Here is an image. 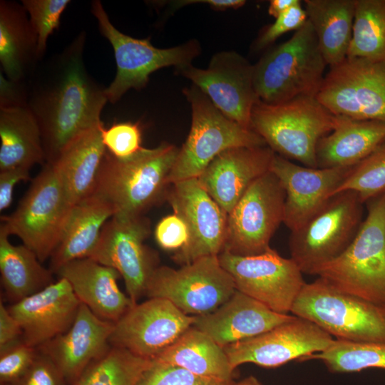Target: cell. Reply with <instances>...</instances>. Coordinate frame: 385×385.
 Returning <instances> with one entry per match:
<instances>
[{"mask_svg": "<svg viewBox=\"0 0 385 385\" xmlns=\"http://www.w3.org/2000/svg\"><path fill=\"white\" fill-rule=\"evenodd\" d=\"M85 32L35 74L27 105L40 128L46 163L83 132L103 123L108 102L105 88L88 73L83 61Z\"/></svg>", "mask_w": 385, "mask_h": 385, "instance_id": "6da1fadb", "label": "cell"}, {"mask_svg": "<svg viewBox=\"0 0 385 385\" xmlns=\"http://www.w3.org/2000/svg\"><path fill=\"white\" fill-rule=\"evenodd\" d=\"M179 149L163 142L154 148H143L132 157L119 159L107 150L93 194L113 206L119 217L144 215L166 200L169 175Z\"/></svg>", "mask_w": 385, "mask_h": 385, "instance_id": "7a4b0ae2", "label": "cell"}, {"mask_svg": "<svg viewBox=\"0 0 385 385\" xmlns=\"http://www.w3.org/2000/svg\"><path fill=\"white\" fill-rule=\"evenodd\" d=\"M327 66L307 19L289 40L270 50L254 65L255 92L268 104L300 96L316 97Z\"/></svg>", "mask_w": 385, "mask_h": 385, "instance_id": "3957f363", "label": "cell"}, {"mask_svg": "<svg viewBox=\"0 0 385 385\" xmlns=\"http://www.w3.org/2000/svg\"><path fill=\"white\" fill-rule=\"evenodd\" d=\"M335 123L336 115L314 96H300L278 104L258 100L250 118L251 129L276 154L314 168H317V143Z\"/></svg>", "mask_w": 385, "mask_h": 385, "instance_id": "277c9868", "label": "cell"}, {"mask_svg": "<svg viewBox=\"0 0 385 385\" xmlns=\"http://www.w3.org/2000/svg\"><path fill=\"white\" fill-rule=\"evenodd\" d=\"M355 237L317 275L345 292L385 304V192L369 200Z\"/></svg>", "mask_w": 385, "mask_h": 385, "instance_id": "5b68a950", "label": "cell"}, {"mask_svg": "<svg viewBox=\"0 0 385 385\" xmlns=\"http://www.w3.org/2000/svg\"><path fill=\"white\" fill-rule=\"evenodd\" d=\"M336 339L385 342V304L342 291L318 277L305 283L291 309Z\"/></svg>", "mask_w": 385, "mask_h": 385, "instance_id": "8992f818", "label": "cell"}, {"mask_svg": "<svg viewBox=\"0 0 385 385\" xmlns=\"http://www.w3.org/2000/svg\"><path fill=\"white\" fill-rule=\"evenodd\" d=\"M183 93L191 106V127L170 171V185L197 178L216 156L227 149L267 145L254 130L225 116L196 86L185 88Z\"/></svg>", "mask_w": 385, "mask_h": 385, "instance_id": "52a82bcc", "label": "cell"}, {"mask_svg": "<svg viewBox=\"0 0 385 385\" xmlns=\"http://www.w3.org/2000/svg\"><path fill=\"white\" fill-rule=\"evenodd\" d=\"M358 194L346 190L332 196L300 227L291 232V259L303 274L339 256L350 245L363 222V205Z\"/></svg>", "mask_w": 385, "mask_h": 385, "instance_id": "ba28073f", "label": "cell"}, {"mask_svg": "<svg viewBox=\"0 0 385 385\" xmlns=\"http://www.w3.org/2000/svg\"><path fill=\"white\" fill-rule=\"evenodd\" d=\"M71 207L53 165L45 163L15 211L1 217V225L43 262L57 247Z\"/></svg>", "mask_w": 385, "mask_h": 385, "instance_id": "9c48e42d", "label": "cell"}, {"mask_svg": "<svg viewBox=\"0 0 385 385\" xmlns=\"http://www.w3.org/2000/svg\"><path fill=\"white\" fill-rule=\"evenodd\" d=\"M91 12L96 17L101 34L110 42L114 51L116 73L105 88L108 102L115 103L130 89L145 87L150 75L168 66L177 68L191 64L200 53L196 40L168 48H156L150 38H135L117 29L111 22L101 2L92 1Z\"/></svg>", "mask_w": 385, "mask_h": 385, "instance_id": "30bf717a", "label": "cell"}, {"mask_svg": "<svg viewBox=\"0 0 385 385\" xmlns=\"http://www.w3.org/2000/svg\"><path fill=\"white\" fill-rule=\"evenodd\" d=\"M231 275L218 256H207L179 269L158 266L151 275L145 294L170 301L185 314L210 313L235 292Z\"/></svg>", "mask_w": 385, "mask_h": 385, "instance_id": "8fae6325", "label": "cell"}, {"mask_svg": "<svg viewBox=\"0 0 385 385\" xmlns=\"http://www.w3.org/2000/svg\"><path fill=\"white\" fill-rule=\"evenodd\" d=\"M285 198L280 180L271 170L256 179L227 215L224 250L238 256L267 250L283 222Z\"/></svg>", "mask_w": 385, "mask_h": 385, "instance_id": "7c38bea8", "label": "cell"}, {"mask_svg": "<svg viewBox=\"0 0 385 385\" xmlns=\"http://www.w3.org/2000/svg\"><path fill=\"white\" fill-rule=\"evenodd\" d=\"M316 98L334 115L385 122V61L346 58L325 74Z\"/></svg>", "mask_w": 385, "mask_h": 385, "instance_id": "4fadbf2b", "label": "cell"}, {"mask_svg": "<svg viewBox=\"0 0 385 385\" xmlns=\"http://www.w3.org/2000/svg\"><path fill=\"white\" fill-rule=\"evenodd\" d=\"M218 259L232 277L236 290L278 313L291 312L306 283L296 263L271 247L253 256H238L224 250Z\"/></svg>", "mask_w": 385, "mask_h": 385, "instance_id": "5bb4252c", "label": "cell"}, {"mask_svg": "<svg viewBox=\"0 0 385 385\" xmlns=\"http://www.w3.org/2000/svg\"><path fill=\"white\" fill-rule=\"evenodd\" d=\"M150 232V221L145 215L113 216L104 225L89 257L118 272L134 304L145 294L148 281L158 267L157 254L144 244Z\"/></svg>", "mask_w": 385, "mask_h": 385, "instance_id": "9a60e30c", "label": "cell"}, {"mask_svg": "<svg viewBox=\"0 0 385 385\" xmlns=\"http://www.w3.org/2000/svg\"><path fill=\"white\" fill-rule=\"evenodd\" d=\"M166 201L189 230V240L173 260L182 265L207 256H218L225 249L227 214L200 185L197 178L170 185Z\"/></svg>", "mask_w": 385, "mask_h": 385, "instance_id": "2e32d148", "label": "cell"}, {"mask_svg": "<svg viewBox=\"0 0 385 385\" xmlns=\"http://www.w3.org/2000/svg\"><path fill=\"white\" fill-rule=\"evenodd\" d=\"M225 116L251 129V113L260 100L254 88V65L234 51L215 54L205 69L191 64L177 68Z\"/></svg>", "mask_w": 385, "mask_h": 385, "instance_id": "e0dca14e", "label": "cell"}, {"mask_svg": "<svg viewBox=\"0 0 385 385\" xmlns=\"http://www.w3.org/2000/svg\"><path fill=\"white\" fill-rule=\"evenodd\" d=\"M194 322L195 316L185 314L170 301L150 298L133 304L114 323L110 343L135 356L153 359Z\"/></svg>", "mask_w": 385, "mask_h": 385, "instance_id": "ac0fdd59", "label": "cell"}, {"mask_svg": "<svg viewBox=\"0 0 385 385\" xmlns=\"http://www.w3.org/2000/svg\"><path fill=\"white\" fill-rule=\"evenodd\" d=\"M334 339L313 322L296 317L265 333L223 347L232 367L252 363L277 367L326 349Z\"/></svg>", "mask_w": 385, "mask_h": 385, "instance_id": "d6986e66", "label": "cell"}, {"mask_svg": "<svg viewBox=\"0 0 385 385\" xmlns=\"http://www.w3.org/2000/svg\"><path fill=\"white\" fill-rule=\"evenodd\" d=\"M352 168H309L275 154L271 171L286 193L283 223L287 227L296 230L319 211Z\"/></svg>", "mask_w": 385, "mask_h": 385, "instance_id": "ffe728a7", "label": "cell"}, {"mask_svg": "<svg viewBox=\"0 0 385 385\" xmlns=\"http://www.w3.org/2000/svg\"><path fill=\"white\" fill-rule=\"evenodd\" d=\"M81 302L64 278L8 307L23 331V342L38 348L73 324Z\"/></svg>", "mask_w": 385, "mask_h": 385, "instance_id": "44dd1931", "label": "cell"}, {"mask_svg": "<svg viewBox=\"0 0 385 385\" xmlns=\"http://www.w3.org/2000/svg\"><path fill=\"white\" fill-rule=\"evenodd\" d=\"M275 154L267 145L230 148L216 156L197 179L228 215L249 186L271 170Z\"/></svg>", "mask_w": 385, "mask_h": 385, "instance_id": "7402d4cb", "label": "cell"}, {"mask_svg": "<svg viewBox=\"0 0 385 385\" xmlns=\"http://www.w3.org/2000/svg\"><path fill=\"white\" fill-rule=\"evenodd\" d=\"M114 323L96 316L81 302L76 319L68 331L38 347L48 355L72 385L86 369L110 348Z\"/></svg>", "mask_w": 385, "mask_h": 385, "instance_id": "603a6c76", "label": "cell"}, {"mask_svg": "<svg viewBox=\"0 0 385 385\" xmlns=\"http://www.w3.org/2000/svg\"><path fill=\"white\" fill-rule=\"evenodd\" d=\"M294 317V315L276 312L235 290L231 297L215 311L195 316L192 326L223 348L265 333Z\"/></svg>", "mask_w": 385, "mask_h": 385, "instance_id": "cb8c5ba5", "label": "cell"}, {"mask_svg": "<svg viewBox=\"0 0 385 385\" xmlns=\"http://www.w3.org/2000/svg\"><path fill=\"white\" fill-rule=\"evenodd\" d=\"M56 273L69 282L81 303L106 321L115 323L135 304L118 287V272L91 258L71 261Z\"/></svg>", "mask_w": 385, "mask_h": 385, "instance_id": "d4e9b609", "label": "cell"}, {"mask_svg": "<svg viewBox=\"0 0 385 385\" xmlns=\"http://www.w3.org/2000/svg\"><path fill=\"white\" fill-rule=\"evenodd\" d=\"M103 123L72 140L52 163L73 206L93 195L106 153L102 139Z\"/></svg>", "mask_w": 385, "mask_h": 385, "instance_id": "484cf974", "label": "cell"}, {"mask_svg": "<svg viewBox=\"0 0 385 385\" xmlns=\"http://www.w3.org/2000/svg\"><path fill=\"white\" fill-rule=\"evenodd\" d=\"M114 214L111 204L96 194L72 206L58 244L50 257L51 271L56 272L71 261L89 258L104 225Z\"/></svg>", "mask_w": 385, "mask_h": 385, "instance_id": "4316f807", "label": "cell"}, {"mask_svg": "<svg viewBox=\"0 0 385 385\" xmlns=\"http://www.w3.org/2000/svg\"><path fill=\"white\" fill-rule=\"evenodd\" d=\"M384 140L385 122L356 120L336 115L334 129L317 143V168L353 167Z\"/></svg>", "mask_w": 385, "mask_h": 385, "instance_id": "83f0119b", "label": "cell"}, {"mask_svg": "<svg viewBox=\"0 0 385 385\" xmlns=\"http://www.w3.org/2000/svg\"><path fill=\"white\" fill-rule=\"evenodd\" d=\"M37 36L22 4L0 1L1 73L9 81L22 83L34 71L37 61Z\"/></svg>", "mask_w": 385, "mask_h": 385, "instance_id": "f1b7e54d", "label": "cell"}, {"mask_svg": "<svg viewBox=\"0 0 385 385\" xmlns=\"http://www.w3.org/2000/svg\"><path fill=\"white\" fill-rule=\"evenodd\" d=\"M0 171L46 163L41 134L27 103L0 106Z\"/></svg>", "mask_w": 385, "mask_h": 385, "instance_id": "f546056e", "label": "cell"}, {"mask_svg": "<svg viewBox=\"0 0 385 385\" xmlns=\"http://www.w3.org/2000/svg\"><path fill=\"white\" fill-rule=\"evenodd\" d=\"M307 19L321 53L332 68L347 57L352 38L356 0H304Z\"/></svg>", "mask_w": 385, "mask_h": 385, "instance_id": "4dcf8cb0", "label": "cell"}, {"mask_svg": "<svg viewBox=\"0 0 385 385\" xmlns=\"http://www.w3.org/2000/svg\"><path fill=\"white\" fill-rule=\"evenodd\" d=\"M153 360L177 366L202 376L233 380L235 369L224 349L193 326Z\"/></svg>", "mask_w": 385, "mask_h": 385, "instance_id": "1f68e13d", "label": "cell"}, {"mask_svg": "<svg viewBox=\"0 0 385 385\" xmlns=\"http://www.w3.org/2000/svg\"><path fill=\"white\" fill-rule=\"evenodd\" d=\"M0 226L1 282L13 304L29 297L52 282L51 270L41 265L36 255L24 245L15 246Z\"/></svg>", "mask_w": 385, "mask_h": 385, "instance_id": "d6a6232c", "label": "cell"}, {"mask_svg": "<svg viewBox=\"0 0 385 385\" xmlns=\"http://www.w3.org/2000/svg\"><path fill=\"white\" fill-rule=\"evenodd\" d=\"M346 58L385 61V0H356Z\"/></svg>", "mask_w": 385, "mask_h": 385, "instance_id": "836d02e7", "label": "cell"}, {"mask_svg": "<svg viewBox=\"0 0 385 385\" xmlns=\"http://www.w3.org/2000/svg\"><path fill=\"white\" fill-rule=\"evenodd\" d=\"M153 359L114 346L92 362L72 385H137Z\"/></svg>", "mask_w": 385, "mask_h": 385, "instance_id": "e575fe53", "label": "cell"}, {"mask_svg": "<svg viewBox=\"0 0 385 385\" xmlns=\"http://www.w3.org/2000/svg\"><path fill=\"white\" fill-rule=\"evenodd\" d=\"M321 361L332 373H354L369 368L385 369V342H352L334 339L326 349L301 361Z\"/></svg>", "mask_w": 385, "mask_h": 385, "instance_id": "d590c367", "label": "cell"}, {"mask_svg": "<svg viewBox=\"0 0 385 385\" xmlns=\"http://www.w3.org/2000/svg\"><path fill=\"white\" fill-rule=\"evenodd\" d=\"M346 190L356 192L364 204L385 192V140L353 166L334 195Z\"/></svg>", "mask_w": 385, "mask_h": 385, "instance_id": "8d00e7d4", "label": "cell"}, {"mask_svg": "<svg viewBox=\"0 0 385 385\" xmlns=\"http://www.w3.org/2000/svg\"><path fill=\"white\" fill-rule=\"evenodd\" d=\"M31 25L37 36V55L39 61L46 49L48 37L60 26L63 12L69 0H23Z\"/></svg>", "mask_w": 385, "mask_h": 385, "instance_id": "74e56055", "label": "cell"}, {"mask_svg": "<svg viewBox=\"0 0 385 385\" xmlns=\"http://www.w3.org/2000/svg\"><path fill=\"white\" fill-rule=\"evenodd\" d=\"M234 380L224 381L193 374L177 366L153 360L137 385H235Z\"/></svg>", "mask_w": 385, "mask_h": 385, "instance_id": "f35d334b", "label": "cell"}, {"mask_svg": "<svg viewBox=\"0 0 385 385\" xmlns=\"http://www.w3.org/2000/svg\"><path fill=\"white\" fill-rule=\"evenodd\" d=\"M102 139L106 150L119 159L132 157L143 148L139 123L119 122L103 128Z\"/></svg>", "mask_w": 385, "mask_h": 385, "instance_id": "ab89813d", "label": "cell"}, {"mask_svg": "<svg viewBox=\"0 0 385 385\" xmlns=\"http://www.w3.org/2000/svg\"><path fill=\"white\" fill-rule=\"evenodd\" d=\"M302 1L280 14L274 23L265 26L254 42L255 51H261L274 43L279 37L291 31H297L307 21Z\"/></svg>", "mask_w": 385, "mask_h": 385, "instance_id": "60d3db41", "label": "cell"}, {"mask_svg": "<svg viewBox=\"0 0 385 385\" xmlns=\"http://www.w3.org/2000/svg\"><path fill=\"white\" fill-rule=\"evenodd\" d=\"M36 348L24 342L0 354V384L8 385L19 379L31 366Z\"/></svg>", "mask_w": 385, "mask_h": 385, "instance_id": "b9f144b4", "label": "cell"}, {"mask_svg": "<svg viewBox=\"0 0 385 385\" xmlns=\"http://www.w3.org/2000/svg\"><path fill=\"white\" fill-rule=\"evenodd\" d=\"M8 385H68L62 373L46 354L38 351L28 369Z\"/></svg>", "mask_w": 385, "mask_h": 385, "instance_id": "7bdbcfd3", "label": "cell"}, {"mask_svg": "<svg viewBox=\"0 0 385 385\" xmlns=\"http://www.w3.org/2000/svg\"><path fill=\"white\" fill-rule=\"evenodd\" d=\"M154 236L164 250L175 252L183 249L189 240V230L185 221L175 213L163 217L156 225Z\"/></svg>", "mask_w": 385, "mask_h": 385, "instance_id": "ee69618b", "label": "cell"}, {"mask_svg": "<svg viewBox=\"0 0 385 385\" xmlns=\"http://www.w3.org/2000/svg\"><path fill=\"white\" fill-rule=\"evenodd\" d=\"M23 342V331L8 307L0 302V354Z\"/></svg>", "mask_w": 385, "mask_h": 385, "instance_id": "f6af8a7d", "label": "cell"}, {"mask_svg": "<svg viewBox=\"0 0 385 385\" xmlns=\"http://www.w3.org/2000/svg\"><path fill=\"white\" fill-rule=\"evenodd\" d=\"M30 179L29 170L14 168L0 171V211L8 208L12 202L15 185Z\"/></svg>", "mask_w": 385, "mask_h": 385, "instance_id": "bcb514c9", "label": "cell"}, {"mask_svg": "<svg viewBox=\"0 0 385 385\" xmlns=\"http://www.w3.org/2000/svg\"><path fill=\"white\" fill-rule=\"evenodd\" d=\"M207 4L214 9L225 10L227 9H238L245 4L244 0H183L175 1L171 3L173 9L192 4Z\"/></svg>", "mask_w": 385, "mask_h": 385, "instance_id": "7dc6e473", "label": "cell"}, {"mask_svg": "<svg viewBox=\"0 0 385 385\" xmlns=\"http://www.w3.org/2000/svg\"><path fill=\"white\" fill-rule=\"evenodd\" d=\"M300 0H272L270 1L268 14L277 18L280 14L299 3Z\"/></svg>", "mask_w": 385, "mask_h": 385, "instance_id": "c3c4849f", "label": "cell"}, {"mask_svg": "<svg viewBox=\"0 0 385 385\" xmlns=\"http://www.w3.org/2000/svg\"><path fill=\"white\" fill-rule=\"evenodd\" d=\"M235 385H262V384L256 377L253 376H249L238 382H235Z\"/></svg>", "mask_w": 385, "mask_h": 385, "instance_id": "681fc988", "label": "cell"}]
</instances>
